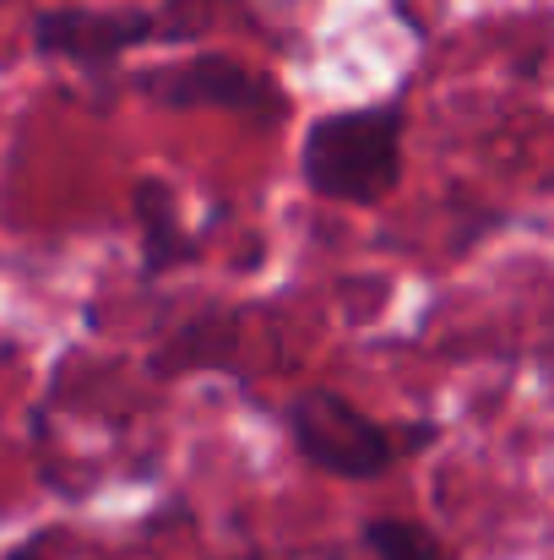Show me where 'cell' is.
<instances>
[{"label":"cell","mask_w":554,"mask_h":560,"mask_svg":"<svg viewBox=\"0 0 554 560\" xmlns=\"http://www.w3.org/2000/svg\"><path fill=\"white\" fill-rule=\"evenodd\" d=\"M402 137H408L402 98L327 109L299 137V180L321 201L375 207L402 186Z\"/></svg>","instance_id":"obj_2"},{"label":"cell","mask_w":554,"mask_h":560,"mask_svg":"<svg viewBox=\"0 0 554 560\" xmlns=\"http://www.w3.org/2000/svg\"><path fill=\"white\" fill-rule=\"evenodd\" d=\"M283 430L305 468H316L327 479H349V485L386 479L391 468H402L408 457H419L440 441L435 419L386 424L332 386H299L283 402Z\"/></svg>","instance_id":"obj_1"},{"label":"cell","mask_w":554,"mask_h":560,"mask_svg":"<svg viewBox=\"0 0 554 560\" xmlns=\"http://www.w3.org/2000/svg\"><path fill=\"white\" fill-rule=\"evenodd\" d=\"M359 545L369 560H451L440 534L413 517H369L359 528Z\"/></svg>","instance_id":"obj_7"},{"label":"cell","mask_w":554,"mask_h":560,"mask_svg":"<svg viewBox=\"0 0 554 560\" xmlns=\"http://www.w3.org/2000/svg\"><path fill=\"white\" fill-rule=\"evenodd\" d=\"M131 218L142 229V272L158 278V272H175V267H196V234L180 223V207H175V190L164 180H137L131 186Z\"/></svg>","instance_id":"obj_6"},{"label":"cell","mask_w":554,"mask_h":560,"mask_svg":"<svg viewBox=\"0 0 554 560\" xmlns=\"http://www.w3.org/2000/svg\"><path fill=\"white\" fill-rule=\"evenodd\" d=\"M5 560H49V556H44V539H33V545H16Z\"/></svg>","instance_id":"obj_8"},{"label":"cell","mask_w":554,"mask_h":560,"mask_svg":"<svg viewBox=\"0 0 554 560\" xmlns=\"http://www.w3.org/2000/svg\"><path fill=\"white\" fill-rule=\"evenodd\" d=\"M196 371H239V311L234 305L190 311L180 327L164 332V343L148 360L153 381H180Z\"/></svg>","instance_id":"obj_5"},{"label":"cell","mask_w":554,"mask_h":560,"mask_svg":"<svg viewBox=\"0 0 554 560\" xmlns=\"http://www.w3.org/2000/svg\"><path fill=\"white\" fill-rule=\"evenodd\" d=\"M148 98H158L164 109L190 115V109H223V115H239V120H256V126H278L288 115V98L283 88H272L261 71L239 66L234 55H190L180 66H164V71H142L137 82Z\"/></svg>","instance_id":"obj_3"},{"label":"cell","mask_w":554,"mask_h":560,"mask_svg":"<svg viewBox=\"0 0 554 560\" xmlns=\"http://www.w3.org/2000/svg\"><path fill=\"white\" fill-rule=\"evenodd\" d=\"M164 38V11L148 5H120V11H93V5H55L33 16V49L44 60H66L82 77H109L131 49Z\"/></svg>","instance_id":"obj_4"}]
</instances>
